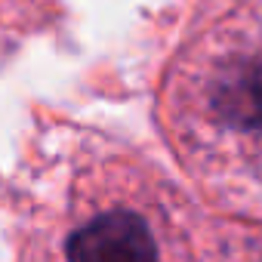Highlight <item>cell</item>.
<instances>
[{"mask_svg":"<svg viewBox=\"0 0 262 262\" xmlns=\"http://www.w3.org/2000/svg\"><path fill=\"white\" fill-rule=\"evenodd\" d=\"M216 213L158 161L62 126L13 198V262H210Z\"/></svg>","mask_w":262,"mask_h":262,"instance_id":"1","label":"cell"},{"mask_svg":"<svg viewBox=\"0 0 262 262\" xmlns=\"http://www.w3.org/2000/svg\"><path fill=\"white\" fill-rule=\"evenodd\" d=\"M158 126L185 185L219 216L262 222V7L225 0L173 53Z\"/></svg>","mask_w":262,"mask_h":262,"instance_id":"2","label":"cell"}]
</instances>
